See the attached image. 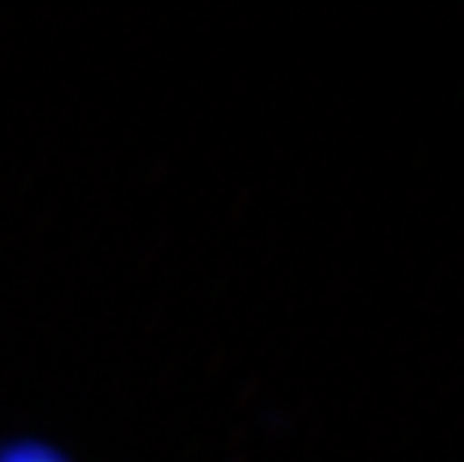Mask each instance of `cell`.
<instances>
[{"mask_svg": "<svg viewBox=\"0 0 464 462\" xmlns=\"http://www.w3.org/2000/svg\"><path fill=\"white\" fill-rule=\"evenodd\" d=\"M0 462H75L52 441L43 438H9L0 441Z\"/></svg>", "mask_w": 464, "mask_h": 462, "instance_id": "1", "label": "cell"}]
</instances>
